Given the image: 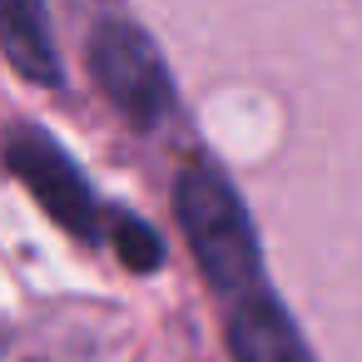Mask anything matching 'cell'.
I'll return each instance as SVG.
<instances>
[{
	"label": "cell",
	"instance_id": "1",
	"mask_svg": "<svg viewBox=\"0 0 362 362\" xmlns=\"http://www.w3.org/2000/svg\"><path fill=\"white\" fill-rule=\"evenodd\" d=\"M174 214L179 228L199 258V268L228 288V293H248L258 283V233L248 223L243 199L233 194V184L214 169H184L174 184Z\"/></svg>",
	"mask_w": 362,
	"mask_h": 362
},
{
	"label": "cell",
	"instance_id": "2",
	"mask_svg": "<svg viewBox=\"0 0 362 362\" xmlns=\"http://www.w3.org/2000/svg\"><path fill=\"white\" fill-rule=\"evenodd\" d=\"M90 70H95V85L105 90V100L139 129L159 124L169 100H174V85H169V70L154 50V40L129 25V21H105L90 40Z\"/></svg>",
	"mask_w": 362,
	"mask_h": 362
},
{
	"label": "cell",
	"instance_id": "3",
	"mask_svg": "<svg viewBox=\"0 0 362 362\" xmlns=\"http://www.w3.org/2000/svg\"><path fill=\"white\" fill-rule=\"evenodd\" d=\"M6 164H11V174L40 199V209H45L55 223H65V228L80 233V238H95V228H100L95 194H90L85 174L75 169V159H70L50 134H40V129H11V139H6Z\"/></svg>",
	"mask_w": 362,
	"mask_h": 362
},
{
	"label": "cell",
	"instance_id": "4",
	"mask_svg": "<svg viewBox=\"0 0 362 362\" xmlns=\"http://www.w3.org/2000/svg\"><path fill=\"white\" fill-rule=\"evenodd\" d=\"M228 347H233V362H313L298 327H293V317L263 293H248L233 308Z\"/></svg>",
	"mask_w": 362,
	"mask_h": 362
},
{
	"label": "cell",
	"instance_id": "5",
	"mask_svg": "<svg viewBox=\"0 0 362 362\" xmlns=\"http://www.w3.org/2000/svg\"><path fill=\"white\" fill-rule=\"evenodd\" d=\"M0 50L25 80L60 85V55H55L45 0H0Z\"/></svg>",
	"mask_w": 362,
	"mask_h": 362
},
{
	"label": "cell",
	"instance_id": "6",
	"mask_svg": "<svg viewBox=\"0 0 362 362\" xmlns=\"http://www.w3.org/2000/svg\"><path fill=\"white\" fill-rule=\"evenodd\" d=\"M115 248H119V258H124L129 268H139V273L159 268V258H164L159 233H154L149 223H139V218H119V223H115Z\"/></svg>",
	"mask_w": 362,
	"mask_h": 362
}]
</instances>
